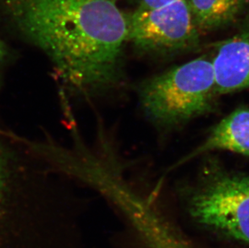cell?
<instances>
[{"mask_svg":"<svg viewBox=\"0 0 249 248\" xmlns=\"http://www.w3.org/2000/svg\"><path fill=\"white\" fill-rule=\"evenodd\" d=\"M213 151H228L249 157V109H237L224 118L197 148L174 168Z\"/></svg>","mask_w":249,"mask_h":248,"instance_id":"6","label":"cell"},{"mask_svg":"<svg viewBox=\"0 0 249 248\" xmlns=\"http://www.w3.org/2000/svg\"><path fill=\"white\" fill-rule=\"evenodd\" d=\"M219 95L249 89V20L212 56Z\"/></svg>","mask_w":249,"mask_h":248,"instance_id":"5","label":"cell"},{"mask_svg":"<svg viewBox=\"0 0 249 248\" xmlns=\"http://www.w3.org/2000/svg\"><path fill=\"white\" fill-rule=\"evenodd\" d=\"M130 1L136 2L137 7H156L173 0H130Z\"/></svg>","mask_w":249,"mask_h":248,"instance_id":"10","label":"cell"},{"mask_svg":"<svg viewBox=\"0 0 249 248\" xmlns=\"http://www.w3.org/2000/svg\"><path fill=\"white\" fill-rule=\"evenodd\" d=\"M134 227L148 248H195L158 211L143 213L136 220Z\"/></svg>","mask_w":249,"mask_h":248,"instance_id":"8","label":"cell"},{"mask_svg":"<svg viewBox=\"0 0 249 248\" xmlns=\"http://www.w3.org/2000/svg\"><path fill=\"white\" fill-rule=\"evenodd\" d=\"M201 33L188 0L137 7L128 15V42L145 53L185 51L198 44Z\"/></svg>","mask_w":249,"mask_h":248,"instance_id":"4","label":"cell"},{"mask_svg":"<svg viewBox=\"0 0 249 248\" xmlns=\"http://www.w3.org/2000/svg\"><path fill=\"white\" fill-rule=\"evenodd\" d=\"M19 30L71 86L104 89L120 80L128 15L116 0H6Z\"/></svg>","mask_w":249,"mask_h":248,"instance_id":"1","label":"cell"},{"mask_svg":"<svg viewBox=\"0 0 249 248\" xmlns=\"http://www.w3.org/2000/svg\"><path fill=\"white\" fill-rule=\"evenodd\" d=\"M3 55H4V48H3V45H2L1 40H0V59L2 58Z\"/></svg>","mask_w":249,"mask_h":248,"instance_id":"11","label":"cell"},{"mask_svg":"<svg viewBox=\"0 0 249 248\" xmlns=\"http://www.w3.org/2000/svg\"><path fill=\"white\" fill-rule=\"evenodd\" d=\"M141 109L155 125L172 128L212 111L219 96L212 58L202 56L154 75L138 89Z\"/></svg>","mask_w":249,"mask_h":248,"instance_id":"2","label":"cell"},{"mask_svg":"<svg viewBox=\"0 0 249 248\" xmlns=\"http://www.w3.org/2000/svg\"><path fill=\"white\" fill-rule=\"evenodd\" d=\"M189 197L201 224L249 244V176L210 164Z\"/></svg>","mask_w":249,"mask_h":248,"instance_id":"3","label":"cell"},{"mask_svg":"<svg viewBox=\"0 0 249 248\" xmlns=\"http://www.w3.org/2000/svg\"><path fill=\"white\" fill-rule=\"evenodd\" d=\"M188 2L202 33L230 25L249 5V0H188Z\"/></svg>","mask_w":249,"mask_h":248,"instance_id":"7","label":"cell"},{"mask_svg":"<svg viewBox=\"0 0 249 248\" xmlns=\"http://www.w3.org/2000/svg\"><path fill=\"white\" fill-rule=\"evenodd\" d=\"M7 164L5 161L4 156L0 150V199L2 197V191L4 189L6 180H7Z\"/></svg>","mask_w":249,"mask_h":248,"instance_id":"9","label":"cell"}]
</instances>
